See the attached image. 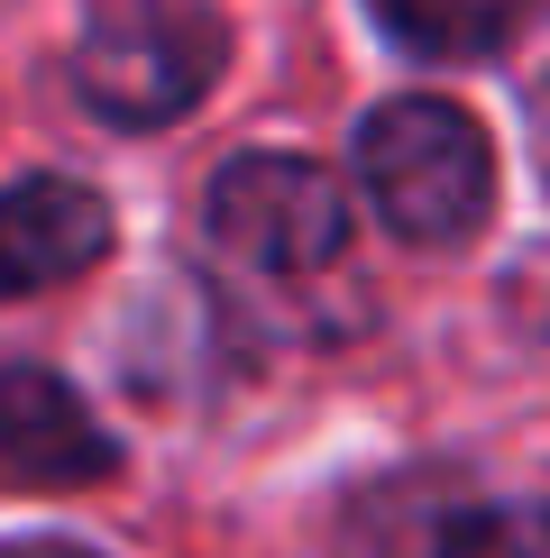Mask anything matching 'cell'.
Returning <instances> with one entry per match:
<instances>
[{
	"mask_svg": "<svg viewBox=\"0 0 550 558\" xmlns=\"http://www.w3.org/2000/svg\"><path fill=\"white\" fill-rule=\"evenodd\" d=\"M367 10H376V28L395 46H412V56L468 64V56L514 46V28L541 10V0H367Z\"/></svg>",
	"mask_w": 550,
	"mask_h": 558,
	"instance_id": "obj_6",
	"label": "cell"
},
{
	"mask_svg": "<svg viewBox=\"0 0 550 558\" xmlns=\"http://www.w3.org/2000/svg\"><path fill=\"white\" fill-rule=\"evenodd\" d=\"M64 74L110 129H166L229 74V19L202 0H110L83 19Z\"/></svg>",
	"mask_w": 550,
	"mask_h": 558,
	"instance_id": "obj_2",
	"label": "cell"
},
{
	"mask_svg": "<svg viewBox=\"0 0 550 558\" xmlns=\"http://www.w3.org/2000/svg\"><path fill=\"white\" fill-rule=\"evenodd\" d=\"M110 257V202L74 174H19L0 193V302L74 284Z\"/></svg>",
	"mask_w": 550,
	"mask_h": 558,
	"instance_id": "obj_5",
	"label": "cell"
},
{
	"mask_svg": "<svg viewBox=\"0 0 550 558\" xmlns=\"http://www.w3.org/2000/svg\"><path fill=\"white\" fill-rule=\"evenodd\" d=\"M120 439L56 366H0V476L10 485H101Z\"/></svg>",
	"mask_w": 550,
	"mask_h": 558,
	"instance_id": "obj_4",
	"label": "cell"
},
{
	"mask_svg": "<svg viewBox=\"0 0 550 558\" xmlns=\"http://www.w3.org/2000/svg\"><path fill=\"white\" fill-rule=\"evenodd\" d=\"M358 183H367V211L404 247H468L495 211V147L458 101L404 92V101L367 110Z\"/></svg>",
	"mask_w": 550,
	"mask_h": 558,
	"instance_id": "obj_1",
	"label": "cell"
},
{
	"mask_svg": "<svg viewBox=\"0 0 550 558\" xmlns=\"http://www.w3.org/2000/svg\"><path fill=\"white\" fill-rule=\"evenodd\" d=\"M533 147H541V174H550V83H541V101H533Z\"/></svg>",
	"mask_w": 550,
	"mask_h": 558,
	"instance_id": "obj_9",
	"label": "cell"
},
{
	"mask_svg": "<svg viewBox=\"0 0 550 558\" xmlns=\"http://www.w3.org/2000/svg\"><path fill=\"white\" fill-rule=\"evenodd\" d=\"M212 247L229 266L266 275V284H303V275H331L339 247H349V193L312 166V156H229L212 174Z\"/></svg>",
	"mask_w": 550,
	"mask_h": 558,
	"instance_id": "obj_3",
	"label": "cell"
},
{
	"mask_svg": "<svg viewBox=\"0 0 550 558\" xmlns=\"http://www.w3.org/2000/svg\"><path fill=\"white\" fill-rule=\"evenodd\" d=\"M0 558H101V549H83V541H0Z\"/></svg>",
	"mask_w": 550,
	"mask_h": 558,
	"instance_id": "obj_8",
	"label": "cell"
},
{
	"mask_svg": "<svg viewBox=\"0 0 550 558\" xmlns=\"http://www.w3.org/2000/svg\"><path fill=\"white\" fill-rule=\"evenodd\" d=\"M422 558H550V522L541 513H468V522H450Z\"/></svg>",
	"mask_w": 550,
	"mask_h": 558,
	"instance_id": "obj_7",
	"label": "cell"
}]
</instances>
